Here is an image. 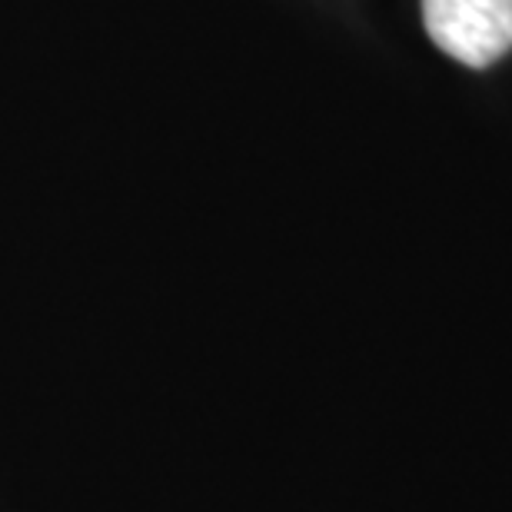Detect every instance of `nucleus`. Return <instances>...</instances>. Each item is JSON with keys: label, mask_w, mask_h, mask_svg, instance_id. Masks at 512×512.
Segmentation results:
<instances>
[{"label": "nucleus", "mask_w": 512, "mask_h": 512, "mask_svg": "<svg viewBox=\"0 0 512 512\" xmlns=\"http://www.w3.org/2000/svg\"><path fill=\"white\" fill-rule=\"evenodd\" d=\"M429 40L466 67H489L512 50V0H423Z\"/></svg>", "instance_id": "nucleus-1"}]
</instances>
